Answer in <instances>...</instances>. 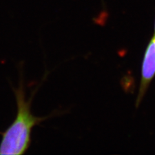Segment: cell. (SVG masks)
Listing matches in <instances>:
<instances>
[{"instance_id":"cell-1","label":"cell","mask_w":155,"mask_h":155,"mask_svg":"<svg viewBox=\"0 0 155 155\" xmlns=\"http://www.w3.org/2000/svg\"><path fill=\"white\" fill-rule=\"evenodd\" d=\"M13 91L16 96L17 114L12 124L4 133H2V140L0 143V154L19 155L25 154L31 143L32 129L48 118L53 117L52 114L45 117H38L31 112L33 97L37 89L34 91L28 99L25 98L22 72H20L19 86Z\"/></svg>"},{"instance_id":"cell-2","label":"cell","mask_w":155,"mask_h":155,"mask_svg":"<svg viewBox=\"0 0 155 155\" xmlns=\"http://www.w3.org/2000/svg\"><path fill=\"white\" fill-rule=\"evenodd\" d=\"M155 76V33L150 40L145 52L142 66V78L137 99L138 105Z\"/></svg>"},{"instance_id":"cell-3","label":"cell","mask_w":155,"mask_h":155,"mask_svg":"<svg viewBox=\"0 0 155 155\" xmlns=\"http://www.w3.org/2000/svg\"><path fill=\"white\" fill-rule=\"evenodd\" d=\"M154 33H155V23H154Z\"/></svg>"}]
</instances>
